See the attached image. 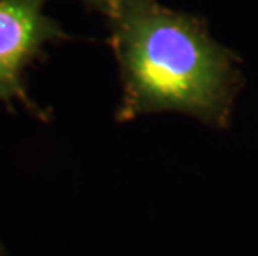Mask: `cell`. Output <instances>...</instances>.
Masks as SVG:
<instances>
[{
  "label": "cell",
  "mask_w": 258,
  "mask_h": 256,
  "mask_svg": "<svg viewBox=\"0 0 258 256\" xmlns=\"http://www.w3.org/2000/svg\"><path fill=\"white\" fill-rule=\"evenodd\" d=\"M82 2H85L87 5H90V7L97 9L98 12L105 14L108 17V15L118 7V4L122 2V0H82Z\"/></svg>",
  "instance_id": "cell-3"
},
{
  "label": "cell",
  "mask_w": 258,
  "mask_h": 256,
  "mask_svg": "<svg viewBox=\"0 0 258 256\" xmlns=\"http://www.w3.org/2000/svg\"><path fill=\"white\" fill-rule=\"evenodd\" d=\"M0 256H4V248H2V243H0Z\"/></svg>",
  "instance_id": "cell-4"
},
{
  "label": "cell",
  "mask_w": 258,
  "mask_h": 256,
  "mask_svg": "<svg viewBox=\"0 0 258 256\" xmlns=\"http://www.w3.org/2000/svg\"><path fill=\"white\" fill-rule=\"evenodd\" d=\"M43 4L45 0H0V103H22L40 117L22 73L48 42L69 40L58 22L43 12Z\"/></svg>",
  "instance_id": "cell-2"
},
{
  "label": "cell",
  "mask_w": 258,
  "mask_h": 256,
  "mask_svg": "<svg viewBox=\"0 0 258 256\" xmlns=\"http://www.w3.org/2000/svg\"><path fill=\"white\" fill-rule=\"evenodd\" d=\"M108 24L123 85L118 122L178 112L215 128L230 123L241 87L238 60L205 22L157 0H122Z\"/></svg>",
  "instance_id": "cell-1"
}]
</instances>
